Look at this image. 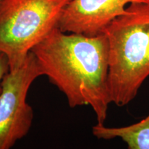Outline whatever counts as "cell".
<instances>
[{"label":"cell","instance_id":"obj_1","mask_svg":"<svg viewBox=\"0 0 149 149\" xmlns=\"http://www.w3.org/2000/svg\"><path fill=\"white\" fill-rule=\"evenodd\" d=\"M43 75L66 96L70 108L88 105L104 124L109 104V44L94 36L56 28L31 50Z\"/></svg>","mask_w":149,"mask_h":149},{"label":"cell","instance_id":"obj_2","mask_svg":"<svg viewBox=\"0 0 149 149\" xmlns=\"http://www.w3.org/2000/svg\"><path fill=\"white\" fill-rule=\"evenodd\" d=\"M103 33L109 44L111 102L124 107L149 77V3H130Z\"/></svg>","mask_w":149,"mask_h":149},{"label":"cell","instance_id":"obj_3","mask_svg":"<svg viewBox=\"0 0 149 149\" xmlns=\"http://www.w3.org/2000/svg\"><path fill=\"white\" fill-rule=\"evenodd\" d=\"M72 0H1L0 52L10 70L23 64L31 50L58 28Z\"/></svg>","mask_w":149,"mask_h":149},{"label":"cell","instance_id":"obj_4","mask_svg":"<svg viewBox=\"0 0 149 149\" xmlns=\"http://www.w3.org/2000/svg\"><path fill=\"white\" fill-rule=\"evenodd\" d=\"M43 75L31 52L19 68L3 77L0 93V149H10L29 133L33 111L27 102L30 87Z\"/></svg>","mask_w":149,"mask_h":149},{"label":"cell","instance_id":"obj_5","mask_svg":"<svg viewBox=\"0 0 149 149\" xmlns=\"http://www.w3.org/2000/svg\"><path fill=\"white\" fill-rule=\"evenodd\" d=\"M132 3H149V0H72L64 10L58 28L65 33L101 34Z\"/></svg>","mask_w":149,"mask_h":149},{"label":"cell","instance_id":"obj_6","mask_svg":"<svg viewBox=\"0 0 149 149\" xmlns=\"http://www.w3.org/2000/svg\"><path fill=\"white\" fill-rule=\"evenodd\" d=\"M92 133L100 139L120 138L128 149H149V115L140 122L124 127L111 128L97 124L93 126Z\"/></svg>","mask_w":149,"mask_h":149},{"label":"cell","instance_id":"obj_7","mask_svg":"<svg viewBox=\"0 0 149 149\" xmlns=\"http://www.w3.org/2000/svg\"><path fill=\"white\" fill-rule=\"evenodd\" d=\"M10 70V65L8 57L4 53L0 52V93L1 90V83L4 76Z\"/></svg>","mask_w":149,"mask_h":149},{"label":"cell","instance_id":"obj_8","mask_svg":"<svg viewBox=\"0 0 149 149\" xmlns=\"http://www.w3.org/2000/svg\"><path fill=\"white\" fill-rule=\"evenodd\" d=\"M0 1H1V0H0Z\"/></svg>","mask_w":149,"mask_h":149}]
</instances>
